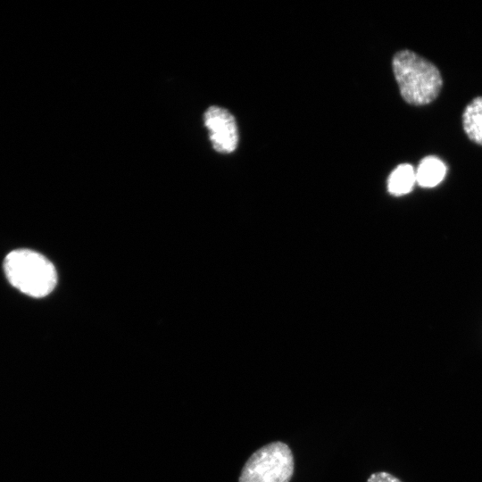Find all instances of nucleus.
Segmentation results:
<instances>
[{"mask_svg":"<svg viewBox=\"0 0 482 482\" xmlns=\"http://www.w3.org/2000/svg\"><path fill=\"white\" fill-rule=\"evenodd\" d=\"M393 71L403 98L412 105H424L440 93L443 80L438 69L429 61L410 50L396 53Z\"/></svg>","mask_w":482,"mask_h":482,"instance_id":"1","label":"nucleus"},{"mask_svg":"<svg viewBox=\"0 0 482 482\" xmlns=\"http://www.w3.org/2000/svg\"><path fill=\"white\" fill-rule=\"evenodd\" d=\"M4 270L12 287L36 298L50 294L57 283L54 264L43 254L29 249L10 252L4 258Z\"/></svg>","mask_w":482,"mask_h":482,"instance_id":"2","label":"nucleus"},{"mask_svg":"<svg viewBox=\"0 0 482 482\" xmlns=\"http://www.w3.org/2000/svg\"><path fill=\"white\" fill-rule=\"evenodd\" d=\"M294 455L280 441L256 450L242 468L238 482H289L294 474Z\"/></svg>","mask_w":482,"mask_h":482,"instance_id":"3","label":"nucleus"},{"mask_svg":"<svg viewBox=\"0 0 482 482\" xmlns=\"http://www.w3.org/2000/svg\"><path fill=\"white\" fill-rule=\"evenodd\" d=\"M204 125L213 148L221 154L233 152L238 143V130L234 116L226 109L211 106L204 112Z\"/></svg>","mask_w":482,"mask_h":482,"instance_id":"4","label":"nucleus"},{"mask_svg":"<svg viewBox=\"0 0 482 482\" xmlns=\"http://www.w3.org/2000/svg\"><path fill=\"white\" fill-rule=\"evenodd\" d=\"M446 167L436 156H427L422 159L416 170V181L422 187H433L445 178Z\"/></svg>","mask_w":482,"mask_h":482,"instance_id":"5","label":"nucleus"},{"mask_svg":"<svg viewBox=\"0 0 482 482\" xmlns=\"http://www.w3.org/2000/svg\"><path fill=\"white\" fill-rule=\"evenodd\" d=\"M462 125L468 137L482 145V96L474 98L462 114Z\"/></svg>","mask_w":482,"mask_h":482,"instance_id":"6","label":"nucleus"},{"mask_svg":"<svg viewBox=\"0 0 482 482\" xmlns=\"http://www.w3.org/2000/svg\"><path fill=\"white\" fill-rule=\"evenodd\" d=\"M416 182V171L411 164L398 165L389 175L387 189L390 194L400 196L408 194Z\"/></svg>","mask_w":482,"mask_h":482,"instance_id":"7","label":"nucleus"},{"mask_svg":"<svg viewBox=\"0 0 482 482\" xmlns=\"http://www.w3.org/2000/svg\"><path fill=\"white\" fill-rule=\"evenodd\" d=\"M367 482H402L399 478L386 471L372 473Z\"/></svg>","mask_w":482,"mask_h":482,"instance_id":"8","label":"nucleus"}]
</instances>
